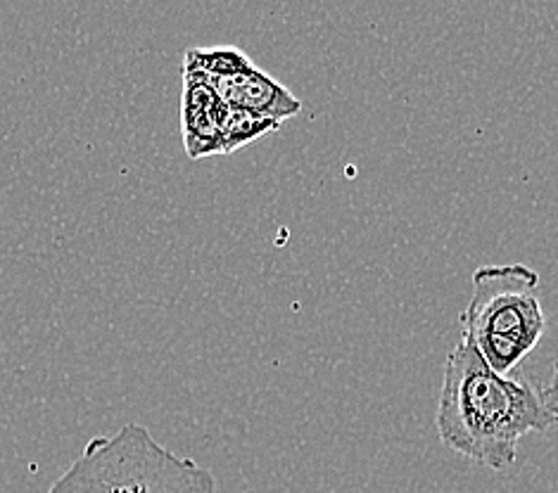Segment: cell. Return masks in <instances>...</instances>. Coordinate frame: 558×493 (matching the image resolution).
Wrapping results in <instances>:
<instances>
[{
  "mask_svg": "<svg viewBox=\"0 0 558 493\" xmlns=\"http://www.w3.org/2000/svg\"><path fill=\"white\" fill-rule=\"evenodd\" d=\"M554 424L537 386L525 378L499 375L463 337L454 344L445 361L435 416L447 448L501 472L515 463L525 434L547 432Z\"/></svg>",
  "mask_w": 558,
  "mask_h": 493,
  "instance_id": "cell-1",
  "label": "cell"
},
{
  "mask_svg": "<svg viewBox=\"0 0 558 493\" xmlns=\"http://www.w3.org/2000/svg\"><path fill=\"white\" fill-rule=\"evenodd\" d=\"M46 493H217L215 474L177 456L148 428L126 422L114 434L93 436Z\"/></svg>",
  "mask_w": 558,
  "mask_h": 493,
  "instance_id": "cell-2",
  "label": "cell"
},
{
  "mask_svg": "<svg viewBox=\"0 0 558 493\" xmlns=\"http://www.w3.org/2000/svg\"><path fill=\"white\" fill-rule=\"evenodd\" d=\"M459 321L461 337L475 346L483 361L499 375H511L547 332L539 273L525 263L481 266Z\"/></svg>",
  "mask_w": 558,
  "mask_h": 493,
  "instance_id": "cell-3",
  "label": "cell"
},
{
  "mask_svg": "<svg viewBox=\"0 0 558 493\" xmlns=\"http://www.w3.org/2000/svg\"><path fill=\"white\" fill-rule=\"evenodd\" d=\"M201 82L215 90L217 98L229 110L271 119V122L278 124H283L286 119H292L302 112V102L283 84H278L271 74L262 72L259 66H252V70L243 74L201 78Z\"/></svg>",
  "mask_w": 558,
  "mask_h": 493,
  "instance_id": "cell-4",
  "label": "cell"
},
{
  "mask_svg": "<svg viewBox=\"0 0 558 493\" xmlns=\"http://www.w3.org/2000/svg\"><path fill=\"white\" fill-rule=\"evenodd\" d=\"M229 108L201 78L183 76L181 124L191 159L223 155V119Z\"/></svg>",
  "mask_w": 558,
  "mask_h": 493,
  "instance_id": "cell-5",
  "label": "cell"
},
{
  "mask_svg": "<svg viewBox=\"0 0 558 493\" xmlns=\"http://www.w3.org/2000/svg\"><path fill=\"white\" fill-rule=\"evenodd\" d=\"M250 58L243 50L233 46H217V48H193L185 52L183 60V76L195 78H221L233 76L252 70Z\"/></svg>",
  "mask_w": 558,
  "mask_h": 493,
  "instance_id": "cell-6",
  "label": "cell"
},
{
  "mask_svg": "<svg viewBox=\"0 0 558 493\" xmlns=\"http://www.w3.org/2000/svg\"><path fill=\"white\" fill-rule=\"evenodd\" d=\"M278 128H281V124L271 122V119H262V116L247 114V112L229 110L223 119V155L241 150L243 145L267 136V133L278 131Z\"/></svg>",
  "mask_w": 558,
  "mask_h": 493,
  "instance_id": "cell-7",
  "label": "cell"
},
{
  "mask_svg": "<svg viewBox=\"0 0 558 493\" xmlns=\"http://www.w3.org/2000/svg\"><path fill=\"white\" fill-rule=\"evenodd\" d=\"M539 392H542L544 406H547V410L551 412L554 420L558 422V358H556L554 366H551V378H549V382L544 384Z\"/></svg>",
  "mask_w": 558,
  "mask_h": 493,
  "instance_id": "cell-8",
  "label": "cell"
}]
</instances>
